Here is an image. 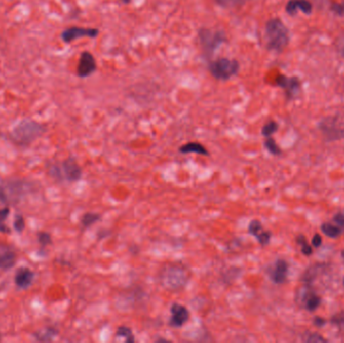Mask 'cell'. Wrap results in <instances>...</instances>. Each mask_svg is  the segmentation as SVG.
I'll list each match as a JSON object with an SVG mask.
<instances>
[{"mask_svg":"<svg viewBox=\"0 0 344 343\" xmlns=\"http://www.w3.org/2000/svg\"><path fill=\"white\" fill-rule=\"evenodd\" d=\"M322 232L329 238H337L341 235V228L338 225L332 224L330 222H325L321 225Z\"/></svg>","mask_w":344,"mask_h":343,"instance_id":"7402d4cb","label":"cell"},{"mask_svg":"<svg viewBox=\"0 0 344 343\" xmlns=\"http://www.w3.org/2000/svg\"><path fill=\"white\" fill-rule=\"evenodd\" d=\"M302 10L306 14L312 12V4L308 0H289L286 5L287 13L294 15L298 10Z\"/></svg>","mask_w":344,"mask_h":343,"instance_id":"5bb4252c","label":"cell"},{"mask_svg":"<svg viewBox=\"0 0 344 343\" xmlns=\"http://www.w3.org/2000/svg\"><path fill=\"white\" fill-rule=\"evenodd\" d=\"M320 304H321V299L316 294L307 293L306 296H304V305L307 310L314 311L320 306Z\"/></svg>","mask_w":344,"mask_h":343,"instance_id":"d6986e66","label":"cell"},{"mask_svg":"<svg viewBox=\"0 0 344 343\" xmlns=\"http://www.w3.org/2000/svg\"><path fill=\"white\" fill-rule=\"evenodd\" d=\"M303 341L305 342H326L327 340L323 338L318 333H307L303 336Z\"/></svg>","mask_w":344,"mask_h":343,"instance_id":"4316f807","label":"cell"},{"mask_svg":"<svg viewBox=\"0 0 344 343\" xmlns=\"http://www.w3.org/2000/svg\"><path fill=\"white\" fill-rule=\"evenodd\" d=\"M321 244H322L321 236L318 235V234H316V235L313 237V239H312V245H313L315 248H318V247L321 246Z\"/></svg>","mask_w":344,"mask_h":343,"instance_id":"e575fe53","label":"cell"},{"mask_svg":"<svg viewBox=\"0 0 344 343\" xmlns=\"http://www.w3.org/2000/svg\"><path fill=\"white\" fill-rule=\"evenodd\" d=\"M100 31L97 28H90V27H79V26H71L65 29L62 32V40L66 44H70L73 41L81 39V37H91L95 39L99 35Z\"/></svg>","mask_w":344,"mask_h":343,"instance_id":"52a82bcc","label":"cell"},{"mask_svg":"<svg viewBox=\"0 0 344 343\" xmlns=\"http://www.w3.org/2000/svg\"><path fill=\"white\" fill-rule=\"evenodd\" d=\"M331 322L336 324V325H344V312H341V313L335 315L331 319Z\"/></svg>","mask_w":344,"mask_h":343,"instance_id":"1f68e13d","label":"cell"},{"mask_svg":"<svg viewBox=\"0 0 344 343\" xmlns=\"http://www.w3.org/2000/svg\"><path fill=\"white\" fill-rule=\"evenodd\" d=\"M288 271H289L288 263L283 259H278L273 265H271L268 268L267 273L272 280V282L280 285L285 283V281L287 280Z\"/></svg>","mask_w":344,"mask_h":343,"instance_id":"8fae6325","label":"cell"},{"mask_svg":"<svg viewBox=\"0 0 344 343\" xmlns=\"http://www.w3.org/2000/svg\"><path fill=\"white\" fill-rule=\"evenodd\" d=\"M120 1L123 2V3H125V4H128V3L131 2V0H120Z\"/></svg>","mask_w":344,"mask_h":343,"instance_id":"8d00e7d4","label":"cell"},{"mask_svg":"<svg viewBox=\"0 0 344 343\" xmlns=\"http://www.w3.org/2000/svg\"><path fill=\"white\" fill-rule=\"evenodd\" d=\"M265 37L270 51L281 53L289 44V30L279 18H272L266 23Z\"/></svg>","mask_w":344,"mask_h":343,"instance_id":"6da1fadb","label":"cell"},{"mask_svg":"<svg viewBox=\"0 0 344 343\" xmlns=\"http://www.w3.org/2000/svg\"><path fill=\"white\" fill-rule=\"evenodd\" d=\"M101 219V214L96 212H86L81 218V224L84 228H88L95 224L98 220Z\"/></svg>","mask_w":344,"mask_h":343,"instance_id":"ffe728a7","label":"cell"},{"mask_svg":"<svg viewBox=\"0 0 344 343\" xmlns=\"http://www.w3.org/2000/svg\"><path fill=\"white\" fill-rule=\"evenodd\" d=\"M248 232L251 236H254L258 240L259 244L263 247L269 245L272 238V234L269 231H266L262 222L258 219H253L250 221Z\"/></svg>","mask_w":344,"mask_h":343,"instance_id":"7c38bea8","label":"cell"},{"mask_svg":"<svg viewBox=\"0 0 344 343\" xmlns=\"http://www.w3.org/2000/svg\"><path fill=\"white\" fill-rule=\"evenodd\" d=\"M210 74L220 81H227L238 74L240 70V64L237 60L220 58L212 61L208 65Z\"/></svg>","mask_w":344,"mask_h":343,"instance_id":"277c9868","label":"cell"},{"mask_svg":"<svg viewBox=\"0 0 344 343\" xmlns=\"http://www.w3.org/2000/svg\"><path fill=\"white\" fill-rule=\"evenodd\" d=\"M342 258L344 259V250L342 251Z\"/></svg>","mask_w":344,"mask_h":343,"instance_id":"74e56055","label":"cell"},{"mask_svg":"<svg viewBox=\"0 0 344 343\" xmlns=\"http://www.w3.org/2000/svg\"><path fill=\"white\" fill-rule=\"evenodd\" d=\"M32 280H33V272L26 267L19 268L14 276V282L16 286L19 288L29 287L32 283Z\"/></svg>","mask_w":344,"mask_h":343,"instance_id":"9a60e30c","label":"cell"},{"mask_svg":"<svg viewBox=\"0 0 344 343\" xmlns=\"http://www.w3.org/2000/svg\"><path fill=\"white\" fill-rule=\"evenodd\" d=\"M0 340H1V337H0Z\"/></svg>","mask_w":344,"mask_h":343,"instance_id":"ab89813d","label":"cell"},{"mask_svg":"<svg viewBox=\"0 0 344 343\" xmlns=\"http://www.w3.org/2000/svg\"><path fill=\"white\" fill-rule=\"evenodd\" d=\"M24 226H25L24 218H23L21 215H17V216L15 217V219H14V228H15L18 233H20V232L23 231Z\"/></svg>","mask_w":344,"mask_h":343,"instance_id":"f546056e","label":"cell"},{"mask_svg":"<svg viewBox=\"0 0 344 343\" xmlns=\"http://www.w3.org/2000/svg\"><path fill=\"white\" fill-rule=\"evenodd\" d=\"M275 85L284 89L286 96L289 99H292L293 97H295L300 90V82L295 77H286V75L280 74L276 79Z\"/></svg>","mask_w":344,"mask_h":343,"instance_id":"4fadbf2b","label":"cell"},{"mask_svg":"<svg viewBox=\"0 0 344 343\" xmlns=\"http://www.w3.org/2000/svg\"><path fill=\"white\" fill-rule=\"evenodd\" d=\"M57 334H58V330L56 328L47 327V328L36 332L33 336L35 337V339L37 341L48 342V341H52L57 336Z\"/></svg>","mask_w":344,"mask_h":343,"instance_id":"ac0fdd59","label":"cell"},{"mask_svg":"<svg viewBox=\"0 0 344 343\" xmlns=\"http://www.w3.org/2000/svg\"><path fill=\"white\" fill-rule=\"evenodd\" d=\"M159 281L165 288L179 290L188 282V271L181 265H166L159 273Z\"/></svg>","mask_w":344,"mask_h":343,"instance_id":"3957f363","label":"cell"},{"mask_svg":"<svg viewBox=\"0 0 344 343\" xmlns=\"http://www.w3.org/2000/svg\"><path fill=\"white\" fill-rule=\"evenodd\" d=\"M341 4H342V6H343V8H344V0H343V3H341Z\"/></svg>","mask_w":344,"mask_h":343,"instance_id":"f35d334b","label":"cell"},{"mask_svg":"<svg viewBox=\"0 0 344 343\" xmlns=\"http://www.w3.org/2000/svg\"><path fill=\"white\" fill-rule=\"evenodd\" d=\"M178 151L182 154H189V153H196L199 155H204V156H208L209 152L207 149L206 146H204L203 144L199 143V142H188L182 146L179 147Z\"/></svg>","mask_w":344,"mask_h":343,"instance_id":"2e32d148","label":"cell"},{"mask_svg":"<svg viewBox=\"0 0 344 343\" xmlns=\"http://www.w3.org/2000/svg\"><path fill=\"white\" fill-rule=\"evenodd\" d=\"M297 243L302 246V253L306 256H310L312 254V248L308 245L307 241H306V238L303 237V236H299L297 238Z\"/></svg>","mask_w":344,"mask_h":343,"instance_id":"484cf974","label":"cell"},{"mask_svg":"<svg viewBox=\"0 0 344 343\" xmlns=\"http://www.w3.org/2000/svg\"><path fill=\"white\" fill-rule=\"evenodd\" d=\"M189 311L185 306L173 303L170 307L169 325L173 328H180L189 320Z\"/></svg>","mask_w":344,"mask_h":343,"instance_id":"ba28073f","label":"cell"},{"mask_svg":"<svg viewBox=\"0 0 344 343\" xmlns=\"http://www.w3.org/2000/svg\"><path fill=\"white\" fill-rule=\"evenodd\" d=\"M97 69V63L94 56L89 52L82 53L77 68V74L80 78H88Z\"/></svg>","mask_w":344,"mask_h":343,"instance_id":"30bf717a","label":"cell"},{"mask_svg":"<svg viewBox=\"0 0 344 343\" xmlns=\"http://www.w3.org/2000/svg\"><path fill=\"white\" fill-rule=\"evenodd\" d=\"M249 0H215V2L223 7H233L243 5L245 2Z\"/></svg>","mask_w":344,"mask_h":343,"instance_id":"83f0119b","label":"cell"},{"mask_svg":"<svg viewBox=\"0 0 344 343\" xmlns=\"http://www.w3.org/2000/svg\"><path fill=\"white\" fill-rule=\"evenodd\" d=\"M117 338H124L125 341L128 343L135 342V337L133 331L128 326H120L116 331Z\"/></svg>","mask_w":344,"mask_h":343,"instance_id":"44dd1931","label":"cell"},{"mask_svg":"<svg viewBox=\"0 0 344 343\" xmlns=\"http://www.w3.org/2000/svg\"><path fill=\"white\" fill-rule=\"evenodd\" d=\"M343 284H344V279H343Z\"/></svg>","mask_w":344,"mask_h":343,"instance_id":"60d3db41","label":"cell"},{"mask_svg":"<svg viewBox=\"0 0 344 343\" xmlns=\"http://www.w3.org/2000/svg\"><path fill=\"white\" fill-rule=\"evenodd\" d=\"M331 9H332L335 13H337V14H339V15H343L344 14L343 6H342V4H340V3H334V4L332 5Z\"/></svg>","mask_w":344,"mask_h":343,"instance_id":"836d02e7","label":"cell"},{"mask_svg":"<svg viewBox=\"0 0 344 343\" xmlns=\"http://www.w3.org/2000/svg\"><path fill=\"white\" fill-rule=\"evenodd\" d=\"M16 260L15 253L9 249L0 250V270H8L13 267Z\"/></svg>","mask_w":344,"mask_h":343,"instance_id":"e0dca14e","label":"cell"},{"mask_svg":"<svg viewBox=\"0 0 344 343\" xmlns=\"http://www.w3.org/2000/svg\"><path fill=\"white\" fill-rule=\"evenodd\" d=\"M336 47H337V51L344 57V33L337 37Z\"/></svg>","mask_w":344,"mask_h":343,"instance_id":"4dcf8cb0","label":"cell"},{"mask_svg":"<svg viewBox=\"0 0 344 343\" xmlns=\"http://www.w3.org/2000/svg\"><path fill=\"white\" fill-rule=\"evenodd\" d=\"M334 222H336V224L342 230L344 228V214L342 213H338L333 217Z\"/></svg>","mask_w":344,"mask_h":343,"instance_id":"d6a6232c","label":"cell"},{"mask_svg":"<svg viewBox=\"0 0 344 343\" xmlns=\"http://www.w3.org/2000/svg\"><path fill=\"white\" fill-rule=\"evenodd\" d=\"M325 323H326V320H325L324 318L315 317V319H314V324H315L316 326H318V327H322V326H324V325H325Z\"/></svg>","mask_w":344,"mask_h":343,"instance_id":"d590c367","label":"cell"},{"mask_svg":"<svg viewBox=\"0 0 344 343\" xmlns=\"http://www.w3.org/2000/svg\"><path fill=\"white\" fill-rule=\"evenodd\" d=\"M265 147L267 148V150L273 154V155H280L281 154V149L280 147L278 146V144L276 143L275 140L273 138L271 137H266V140H265Z\"/></svg>","mask_w":344,"mask_h":343,"instance_id":"603a6c76","label":"cell"},{"mask_svg":"<svg viewBox=\"0 0 344 343\" xmlns=\"http://www.w3.org/2000/svg\"><path fill=\"white\" fill-rule=\"evenodd\" d=\"M39 238V243L41 244V246L43 247H46V246H49L51 243H52V237L49 233H46V232H41L37 236Z\"/></svg>","mask_w":344,"mask_h":343,"instance_id":"f1b7e54d","label":"cell"},{"mask_svg":"<svg viewBox=\"0 0 344 343\" xmlns=\"http://www.w3.org/2000/svg\"><path fill=\"white\" fill-rule=\"evenodd\" d=\"M45 128L36 121L25 119L20 121L11 131L12 140L19 145H28L41 137Z\"/></svg>","mask_w":344,"mask_h":343,"instance_id":"7a4b0ae2","label":"cell"},{"mask_svg":"<svg viewBox=\"0 0 344 343\" xmlns=\"http://www.w3.org/2000/svg\"><path fill=\"white\" fill-rule=\"evenodd\" d=\"M278 130V124L275 121H269L268 123H266L264 125V127L262 128V134L265 137H270L272 136L275 132Z\"/></svg>","mask_w":344,"mask_h":343,"instance_id":"cb8c5ba5","label":"cell"},{"mask_svg":"<svg viewBox=\"0 0 344 343\" xmlns=\"http://www.w3.org/2000/svg\"><path fill=\"white\" fill-rule=\"evenodd\" d=\"M200 44L207 59H211L215 51L226 42V36L222 31H214L207 28H202L199 31Z\"/></svg>","mask_w":344,"mask_h":343,"instance_id":"5b68a950","label":"cell"},{"mask_svg":"<svg viewBox=\"0 0 344 343\" xmlns=\"http://www.w3.org/2000/svg\"><path fill=\"white\" fill-rule=\"evenodd\" d=\"M61 170L63 178L69 182H77L83 176V170L79 163L73 158H68L61 164Z\"/></svg>","mask_w":344,"mask_h":343,"instance_id":"9c48e42d","label":"cell"},{"mask_svg":"<svg viewBox=\"0 0 344 343\" xmlns=\"http://www.w3.org/2000/svg\"><path fill=\"white\" fill-rule=\"evenodd\" d=\"M320 130L323 135L330 141L344 138V117H327L320 123Z\"/></svg>","mask_w":344,"mask_h":343,"instance_id":"8992f818","label":"cell"},{"mask_svg":"<svg viewBox=\"0 0 344 343\" xmlns=\"http://www.w3.org/2000/svg\"><path fill=\"white\" fill-rule=\"evenodd\" d=\"M8 214H9V208L8 207H4V208L0 209V232L1 233H9L8 227L4 223Z\"/></svg>","mask_w":344,"mask_h":343,"instance_id":"d4e9b609","label":"cell"}]
</instances>
